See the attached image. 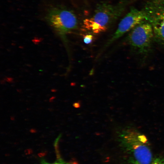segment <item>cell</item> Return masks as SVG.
Returning <instances> with one entry per match:
<instances>
[{"label": "cell", "mask_w": 164, "mask_h": 164, "mask_svg": "<svg viewBox=\"0 0 164 164\" xmlns=\"http://www.w3.org/2000/svg\"><path fill=\"white\" fill-rule=\"evenodd\" d=\"M126 2L116 4L102 2L98 3L93 15L83 21L84 27L94 33L106 31L124 11Z\"/></svg>", "instance_id": "obj_1"}, {"label": "cell", "mask_w": 164, "mask_h": 164, "mask_svg": "<svg viewBox=\"0 0 164 164\" xmlns=\"http://www.w3.org/2000/svg\"><path fill=\"white\" fill-rule=\"evenodd\" d=\"M119 140L124 148L132 153L135 164H150L153 160L148 140L136 129L128 127L118 134Z\"/></svg>", "instance_id": "obj_2"}, {"label": "cell", "mask_w": 164, "mask_h": 164, "mask_svg": "<svg viewBox=\"0 0 164 164\" xmlns=\"http://www.w3.org/2000/svg\"><path fill=\"white\" fill-rule=\"evenodd\" d=\"M127 39L131 49L135 53H148L151 50L154 40L151 25L146 20L143 21L131 30Z\"/></svg>", "instance_id": "obj_3"}, {"label": "cell", "mask_w": 164, "mask_h": 164, "mask_svg": "<svg viewBox=\"0 0 164 164\" xmlns=\"http://www.w3.org/2000/svg\"><path fill=\"white\" fill-rule=\"evenodd\" d=\"M143 10L152 27L154 40L164 47V0H149Z\"/></svg>", "instance_id": "obj_4"}, {"label": "cell", "mask_w": 164, "mask_h": 164, "mask_svg": "<svg viewBox=\"0 0 164 164\" xmlns=\"http://www.w3.org/2000/svg\"><path fill=\"white\" fill-rule=\"evenodd\" d=\"M46 18L51 26L63 36L78 27V21L75 14L72 11L65 8H51L49 10Z\"/></svg>", "instance_id": "obj_5"}, {"label": "cell", "mask_w": 164, "mask_h": 164, "mask_svg": "<svg viewBox=\"0 0 164 164\" xmlns=\"http://www.w3.org/2000/svg\"><path fill=\"white\" fill-rule=\"evenodd\" d=\"M145 19L146 15L143 10L132 8L120 22L116 30L108 41L107 46L132 30L141 22L145 20Z\"/></svg>", "instance_id": "obj_6"}, {"label": "cell", "mask_w": 164, "mask_h": 164, "mask_svg": "<svg viewBox=\"0 0 164 164\" xmlns=\"http://www.w3.org/2000/svg\"><path fill=\"white\" fill-rule=\"evenodd\" d=\"M40 164H76V163L73 162H66L60 158L52 163L48 162L44 159H42L40 161Z\"/></svg>", "instance_id": "obj_7"}, {"label": "cell", "mask_w": 164, "mask_h": 164, "mask_svg": "<svg viewBox=\"0 0 164 164\" xmlns=\"http://www.w3.org/2000/svg\"><path fill=\"white\" fill-rule=\"evenodd\" d=\"M94 39V36L91 34H87L85 35L83 37L84 42L86 44L91 43Z\"/></svg>", "instance_id": "obj_8"}, {"label": "cell", "mask_w": 164, "mask_h": 164, "mask_svg": "<svg viewBox=\"0 0 164 164\" xmlns=\"http://www.w3.org/2000/svg\"><path fill=\"white\" fill-rule=\"evenodd\" d=\"M150 164H164V158H156L153 160Z\"/></svg>", "instance_id": "obj_9"}, {"label": "cell", "mask_w": 164, "mask_h": 164, "mask_svg": "<svg viewBox=\"0 0 164 164\" xmlns=\"http://www.w3.org/2000/svg\"><path fill=\"white\" fill-rule=\"evenodd\" d=\"M30 131L32 133H35L36 132V130L35 129L32 128L30 130Z\"/></svg>", "instance_id": "obj_10"}, {"label": "cell", "mask_w": 164, "mask_h": 164, "mask_svg": "<svg viewBox=\"0 0 164 164\" xmlns=\"http://www.w3.org/2000/svg\"><path fill=\"white\" fill-rule=\"evenodd\" d=\"M55 97H51V98H50V102H52L53 101V100L55 98Z\"/></svg>", "instance_id": "obj_11"}, {"label": "cell", "mask_w": 164, "mask_h": 164, "mask_svg": "<svg viewBox=\"0 0 164 164\" xmlns=\"http://www.w3.org/2000/svg\"><path fill=\"white\" fill-rule=\"evenodd\" d=\"M11 119L12 120H13L14 119V118L13 117H12L11 118Z\"/></svg>", "instance_id": "obj_12"}]
</instances>
